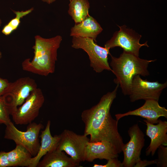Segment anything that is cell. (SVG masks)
Masks as SVG:
<instances>
[{
    "mask_svg": "<svg viewBox=\"0 0 167 167\" xmlns=\"http://www.w3.org/2000/svg\"><path fill=\"white\" fill-rule=\"evenodd\" d=\"M119 87L117 84L113 91L103 96L96 105L84 110L81 114L85 125L84 135H90L89 142H110L118 154L122 152L124 143L118 130V121L112 118L110 110Z\"/></svg>",
    "mask_w": 167,
    "mask_h": 167,
    "instance_id": "obj_1",
    "label": "cell"
},
{
    "mask_svg": "<svg viewBox=\"0 0 167 167\" xmlns=\"http://www.w3.org/2000/svg\"><path fill=\"white\" fill-rule=\"evenodd\" d=\"M35 44L32 47L34 56L31 61L27 58L22 63L23 69L42 76L53 73L57 61V50L62 40L59 35L45 38L39 35L35 37Z\"/></svg>",
    "mask_w": 167,
    "mask_h": 167,
    "instance_id": "obj_2",
    "label": "cell"
},
{
    "mask_svg": "<svg viewBox=\"0 0 167 167\" xmlns=\"http://www.w3.org/2000/svg\"><path fill=\"white\" fill-rule=\"evenodd\" d=\"M110 55L111 61L109 66L111 71L116 76L113 82L119 85L125 95L129 94L133 77L136 75L143 77L149 75L148 65L156 60L142 59L124 51L118 58Z\"/></svg>",
    "mask_w": 167,
    "mask_h": 167,
    "instance_id": "obj_3",
    "label": "cell"
},
{
    "mask_svg": "<svg viewBox=\"0 0 167 167\" xmlns=\"http://www.w3.org/2000/svg\"><path fill=\"white\" fill-rule=\"evenodd\" d=\"M6 126L4 138L12 140L16 145L23 146L33 157L37 154L40 146L39 134L44 128L41 123L32 122L25 131L18 130L11 121Z\"/></svg>",
    "mask_w": 167,
    "mask_h": 167,
    "instance_id": "obj_4",
    "label": "cell"
},
{
    "mask_svg": "<svg viewBox=\"0 0 167 167\" xmlns=\"http://www.w3.org/2000/svg\"><path fill=\"white\" fill-rule=\"evenodd\" d=\"M72 37V47L82 49L87 53L90 66L95 72L101 73L104 70L112 71L108 62V55L111 54L109 49L100 46L91 38Z\"/></svg>",
    "mask_w": 167,
    "mask_h": 167,
    "instance_id": "obj_5",
    "label": "cell"
},
{
    "mask_svg": "<svg viewBox=\"0 0 167 167\" xmlns=\"http://www.w3.org/2000/svg\"><path fill=\"white\" fill-rule=\"evenodd\" d=\"M37 88L35 80L29 77L20 78L10 82L6 93L2 97L8 105L11 115Z\"/></svg>",
    "mask_w": 167,
    "mask_h": 167,
    "instance_id": "obj_6",
    "label": "cell"
},
{
    "mask_svg": "<svg viewBox=\"0 0 167 167\" xmlns=\"http://www.w3.org/2000/svg\"><path fill=\"white\" fill-rule=\"evenodd\" d=\"M44 101L41 90L37 88L31 92L23 104L11 114L13 121L17 125L31 123L38 116Z\"/></svg>",
    "mask_w": 167,
    "mask_h": 167,
    "instance_id": "obj_7",
    "label": "cell"
},
{
    "mask_svg": "<svg viewBox=\"0 0 167 167\" xmlns=\"http://www.w3.org/2000/svg\"><path fill=\"white\" fill-rule=\"evenodd\" d=\"M60 135L61 138L57 149L65 152L78 163L85 161V148L90 140L87 136L67 129Z\"/></svg>",
    "mask_w": 167,
    "mask_h": 167,
    "instance_id": "obj_8",
    "label": "cell"
},
{
    "mask_svg": "<svg viewBox=\"0 0 167 167\" xmlns=\"http://www.w3.org/2000/svg\"><path fill=\"white\" fill-rule=\"evenodd\" d=\"M118 26L119 30L114 33L111 38L106 43L105 47L110 49L120 47L124 51L139 57L140 48L144 46L149 47L147 41L143 44L139 43L141 35L125 25Z\"/></svg>",
    "mask_w": 167,
    "mask_h": 167,
    "instance_id": "obj_9",
    "label": "cell"
},
{
    "mask_svg": "<svg viewBox=\"0 0 167 167\" xmlns=\"http://www.w3.org/2000/svg\"><path fill=\"white\" fill-rule=\"evenodd\" d=\"M167 86V81L164 83L158 81L150 82L143 79L139 75L133 78L129 96L131 102L140 100L153 99L158 101L163 90Z\"/></svg>",
    "mask_w": 167,
    "mask_h": 167,
    "instance_id": "obj_10",
    "label": "cell"
},
{
    "mask_svg": "<svg viewBox=\"0 0 167 167\" xmlns=\"http://www.w3.org/2000/svg\"><path fill=\"white\" fill-rule=\"evenodd\" d=\"M127 132L130 140L123 145L124 158L122 163L123 167H133L141 159V152L145 145V135L137 123L131 126Z\"/></svg>",
    "mask_w": 167,
    "mask_h": 167,
    "instance_id": "obj_11",
    "label": "cell"
},
{
    "mask_svg": "<svg viewBox=\"0 0 167 167\" xmlns=\"http://www.w3.org/2000/svg\"><path fill=\"white\" fill-rule=\"evenodd\" d=\"M145 101L144 104L138 109L125 113L116 114V119L119 121L124 117L134 115L141 117L149 122L155 124L157 123L160 117L167 118V110L165 107L159 105L158 101L153 99Z\"/></svg>",
    "mask_w": 167,
    "mask_h": 167,
    "instance_id": "obj_12",
    "label": "cell"
},
{
    "mask_svg": "<svg viewBox=\"0 0 167 167\" xmlns=\"http://www.w3.org/2000/svg\"><path fill=\"white\" fill-rule=\"evenodd\" d=\"M147 127L146 135L151 139L149 146L145 151L146 155L153 156L161 145L167 146V122L159 119L156 125L151 123L144 119Z\"/></svg>",
    "mask_w": 167,
    "mask_h": 167,
    "instance_id": "obj_13",
    "label": "cell"
},
{
    "mask_svg": "<svg viewBox=\"0 0 167 167\" xmlns=\"http://www.w3.org/2000/svg\"><path fill=\"white\" fill-rule=\"evenodd\" d=\"M118 154L114 146L110 142L103 141H89L86 146L85 161L91 162L96 159H105L117 158Z\"/></svg>",
    "mask_w": 167,
    "mask_h": 167,
    "instance_id": "obj_14",
    "label": "cell"
},
{
    "mask_svg": "<svg viewBox=\"0 0 167 167\" xmlns=\"http://www.w3.org/2000/svg\"><path fill=\"white\" fill-rule=\"evenodd\" d=\"M51 122L48 121L45 129L41 131L40 146L37 154L28 162L27 167H36L41 158L48 152L56 149L61 138L60 135L52 136L50 131Z\"/></svg>",
    "mask_w": 167,
    "mask_h": 167,
    "instance_id": "obj_15",
    "label": "cell"
},
{
    "mask_svg": "<svg viewBox=\"0 0 167 167\" xmlns=\"http://www.w3.org/2000/svg\"><path fill=\"white\" fill-rule=\"evenodd\" d=\"M102 30L96 20L89 15L82 22L75 24L71 28L70 36L89 38L96 42L97 36Z\"/></svg>",
    "mask_w": 167,
    "mask_h": 167,
    "instance_id": "obj_16",
    "label": "cell"
},
{
    "mask_svg": "<svg viewBox=\"0 0 167 167\" xmlns=\"http://www.w3.org/2000/svg\"><path fill=\"white\" fill-rule=\"evenodd\" d=\"M40 160L38 167H75L79 166L71 157L67 156L63 151L57 149L47 153Z\"/></svg>",
    "mask_w": 167,
    "mask_h": 167,
    "instance_id": "obj_17",
    "label": "cell"
},
{
    "mask_svg": "<svg viewBox=\"0 0 167 167\" xmlns=\"http://www.w3.org/2000/svg\"><path fill=\"white\" fill-rule=\"evenodd\" d=\"M69 6L68 14L75 24L81 22L89 15L88 0H71Z\"/></svg>",
    "mask_w": 167,
    "mask_h": 167,
    "instance_id": "obj_18",
    "label": "cell"
},
{
    "mask_svg": "<svg viewBox=\"0 0 167 167\" xmlns=\"http://www.w3.org/2000/svg\"><path fill=\"white\" fill-rule=\"evenodd\" d=\"M7 154L10 167H27L28 162L32 156L25 148L18 145Z\"/></svg>",
    "mask_w": 167,
    "mask_h": 167,
    "instance_id": "obj_19",
    "label": "cell"
},
{
    "mask_svg": "<svg viewBox=\"0 0 167 167\" xmlns=\"http://www.w3.org/2000/svg\"><path fill=\"white\" fill-rule=\"evenodd\" d=\"M10 114L8 105L2 96L0 98V124H7L11 120Z\"/></svg>",
    "mask_w": 167,
    "mask_h": 167,
    "instance_id": "obj_20",
    "label": "cell"
},
{
    "mask_svg": "<svg viewBox=\"0 0 167 167\" xmlns=\"http://www.w3.org/2000/svg\"><path fill=\"white\" fill-rule=\"evenodd\" d=\"M157 158L156 159V164L158 167H167V147L160 145L158 148Z\"/></svg>",
    "mask_w": 167,
    "mask_h": 167,
    "instance_id": "obj_21",
    "label": "cell"
},
{
    "mask_svg": "<svg viewBox=\"0 0 167 167\" xmlns=\"http://www.w3.org/2000/svg\"><path fill=\"white\" fill-rule=\"evenodd\" d=\"M33 9V8H32L25 11H13L15 15V17L11 19L7 24L10 26L14 31L15 30L20 24V19L31 13Z\"/></svg>",
    "mask_w": 167,
    "mask_h": 167,
    "instance_id": "obj_22",
    "label": "cell"
},
{
    "mask_svg": "<svg viewBox=\"0 0 167 167\" xmlns=\"http://www.w3.org/2000/svg\"><path fill=\"white\" fill-rule=\"evenodd\" d=\"M107 161V163L105 165H101L95 164L93 167H122V162L118 160L117 158L110 159Z\"/></svg>",
    "mask_w": 167,
    "mask_h": 167,
    "instance_id": "obj_23",
    "label": "cell"
},
{
    "mask_svg": "<svg viewBox=\"0 0 167 167\" xmlns=\"http://www.w3.org/2000/svg\"><path fill=\"white\" fill-rule=\"evenodd\" d=\"M10 84L7 79L0 78V98L6 93Z\"/></svg>",
    "mask_w": 167,
    "mask_h": 167,
    "instance_id": "obj_24",
    "label": "cell"
},
{
    "mask_svg": "<svg viewBox=\"0 0 167 167\" xmlns=\"http://www.w3.org/2000/svg\"><path fill=\"white\" fill-rule=\"evenodd\" d=\"M10 167L7 152H0V167Z\"/></svg>",
    "mask_w": 167,
    "mask_h": 167,
    "instance_id": "obj_25",
    "label": "cell"
},
{
    "mask_svg": "<svg viewBox=\"0 0 167 167\" xmlns=\"http://www.w3.org/2000/svg\"><path fill=\"white\" fill-rule=\"evenodd\" d=\"M156 163V160H143L140 159L134 165V167H145L147 166L155 164Z\"/></svg>",
    "mask_w": 167,
    "mask_h": 167,
    "instance_id": "obj_26",
    "label": "cell"
},
{
    "mask_svg": "<svg viewBox=\"0 0 167 167\" xmlns=\"http://www.w3.org/2000/svg\"><path fill=\"white\" fill-rule=\"evenodd\" d=\"M43 2H47L49 4L52 3L54 2L56 0H42ZM70 1L71 0H69Z\"/></svg>",
    "mask_w": 167,
    "mask_h": 167,
    "instance_id": "obj_27",
    "label": "cell"
},
{
    "mask_svg": "<svg viewBox=\"0 0 167 167\" xmlns=\"http://www.w3.org/2000/svg\"><path fill=\"white\" fill-rule=\"evenodd\" d=\"M2 56V54L0 52V58H1Z\"/></svg>",
    "mask_w": 167,
    "mask_h": 167,
    "instance_id": "obj_28",
    "label": "cell"
},
{
    "mask_svg": "<svg viewBox=\"0 0 167 167\" xmlns=\"http://www.w3.org/2000/svg\"><path fill=\"white\" fill-rule=\"evenodd\" d=\"M1 24H2V21L1 19H0V26L1 25Z\"/></svg>",
    "mask_w": 167,
    "mask_h": 167,
    "instance_id": "obj_29",
    "label": "cell"
}]
</instances>
